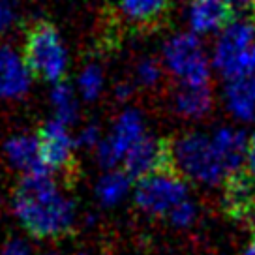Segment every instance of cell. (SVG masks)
I'll list each match as a JSON object with an SVG mask.
<instances>
[{"instance_id": "cell-16", "label": "cell", "mask_w": 255, "mask_h": 255, "mask_svg": "<svg viewBox=\"0 0 255 255\" xmlns=\"http://www.w3.org/2000/svg\"><path fill=\"white\" fill-rule=\"evenodd\" d=\"M176 111L188 119H201L212 107V92L208 85H180L175 96Z\"/></svg>"}, {"instance_id": "cell-31", "label": "cell", "mask_w": 255, "mask_h": 255, "mask_svg": "<svg viewBox=\"0 0 255 255\" xmlns=\"http://www.w3.org/2000/svg\"><path fill=\"white\" fill-rule=\"evenodd\" d=\"M252 218H254V223H255V208H254V212H252Z\"/></svg>"}, {"instance_id": "cell-19", "label": "cell", "mask_w": 255, "mask_h": 255, "mask_svg": "<svg viewBox=\"0 0 255 255\" xmlns=\"http://www.w3.org/2000/svg\"><path fill=\"white\" fill-rule=\"evenodd\" d=\"M51 104L55 109V119L62 124H73L79 115V105L73 88H70L64 83H56V87L51 92Z\"/></svg>"}, {"instance_id": "cell-15", "label": "cell", "mask_w": 255, "mask_h": 255, "mask_svg": "<svg viewBox=\"0 0 255 255\" xmlns=\"http://www.w3.org/2000/svg\"><path fill=\"white\" fill-rule=\"evenodd\" d=\"M227 109L240 120L255 119V77H237L225 87Z\"/></svg>"}, {"instance_id": "cell-5", "label": "cell", "mask_w": 255, "mask_h": 255, "mask_svg": "<svg viewBox=\"0 0 255 255\" xmlns=\"http://www.w3.org/2000/svg\"><path fill=\"white\" fill-rule=\"evenodd\" d=\"M163 62L180 85H208L207 55L193 32H180L169 38L163 47Z\"/></svg>"}, {"instance_id": "cell-10", "label": "cell", "mask_w": 255, "mask_h": 255, "mask_svg": "<svg viewBox=\"0 0 255 255\" xmlns=\"http://www.w3.org/2000/svg\"><path fill=\"white\" fill-rule=\"evenodd\" d=\"M233 11L231 0H193L188 8V24L195 36L222 32L235 19Z\"/></svg>"}, {"instance_id": "cell-7", "label": "cell", "mask_w": 255, "mask_h": 255, "mask_svg": "<svg viewBox=\"0 0 255 255\" xmlns=\"http://www.w3.org/2000/svg\"><path fill=\"white\" fill-rule=\"evenodd\" d=\"M144 137V124L141 113L135 109H128L119 117L115 122L111 133L107 139H104L100 146L96 148L98 152V161L105 169L113 171L117 163L124 161L126 154L135 146Z\"/></svg>"}, {"instance_id": "cell-25", "label": "cell", "mask_w": 255, "mask_h": 255, "mask_svg": "<svg viewBox=\"0 0 255 255\" xmlns=\"http://www.w3.org/2000/svg\"><path fill=\"white\" fill-rule=\"evenodd\" d=\"M246 173L250 178H254L255 182V135L248 141V152H246Z\"/></svg>"}, {"instance_id": "cell-20", "label": "cell", "mask_w": 255, "mask_h": 255, "mask_svg": "<svg viewBox=\"0 0 255 255\" xmlns=\"http://www.w3.org/2000/svg\"><path fill=\"white\" fill-rule=\"evenodd\" d=\"M104 88V75L100 66L90 64L87 66L79 75V92L83 94V98L87 100H94L96 96L102 92Z\"/></svg>"}, {"instance_id": "cell-11", "label": "cell", "mask_w": 255, "mask_h": 255, "mask_svg": "<svg viewBox=\"0 0 255 255\" xmlns=\"http://www.w3.org/2000/svg\"><path fill=\"white\" fill-rule=\"evenodd\" d=\"M223 210L233 220H246L255 208V182L246 171L233 173L223 180Z\"/></svg>"}, {"instance_id": "cell-17", "label": "cell", "mask_w": 255, "mask_h": 255, "mask_svg": "<svg viewBox=\"0 0 255 255\" xmlns=\"http://www.w3.org/2000/svg\"><path fill=\"white\" fill-rule=\"evenodd\" d=\"M120 13L135 24H152L167 13L169 0H119Z\"/></svg>"}, {"instance_id": "cell-22", "label": "cell", "mask_w": 255, "mask_h": 255, "mask_svg": "<svg viewBox=\"0 0 255 255\" xmlns=\"http://www.w3.org/2000/svg\"><path fill=\"white\" fill-rule=\"evenodd\" d=\"M161 77V66L152 58H146L143 62L137 64V81L144 87L156 85Z\"/></svg>"}, {"instance_id": "cell-8", "label": "cell", "mask_w": 255, "mask_h": 255, "mask_svg": "<svg viewBox=\"0 0 255 255\" xmlns=\"http://www.w3.org/2000/svg\"><path fill=\"white\" fill-rule=\"evenodd\" d=\"M122 165H124V173L131 180H143L146 176L161 173V171H175L173 159H171V143L144 135L128 152Z\"/></svg>"}, {"instance_id": "cell-4", "label": "cell", "mask_w": 255, "mask_h": 255, "mask_svg": "<svg viewBox=\"0 0 255 255\" xmlns=\"http://www.w3.org/2000/svg\"><path fill=\"white\" fill-rule=\"evenodd\" d=\"M255 45V19L252 17H239L227 24L214 45L216 70L222 73L225 79L248 77L246 64L248 55Z\"/></svg>"}, {"instance_id": "cell-13", "label": "cell", "mask_w": 255, "mask_h": 255, "mask_svg": "<svg viewBox=\"0 0 255 255\" xmlns=\"http://www.w3.org/2000/svg\"><path fill=\"white\" fill-rule=\"evenodd\" d=\"M210 139H212L216 154L222 161L227 176L233 173H239L242 163H246V135L242 131L233 129V128H220V129H216V133Z\"/></svg>"}, {"instance_id": "cell-30", "label": "cell", "mask_w": 255, "mask_h": 255, "mask_svg": "<svg viewBox=\"0 0 255 255\" xmlns=\"http://www.w3.org/2000/svg\"><path fill=\"white\" fill-rule=\"evenodd\" d=\"M244 255H255V237L252 239V242L248 244V248H246V254Z\"/></svg>"}, {"instance_id": "cell-2", "label": "cell", "mask_w": 255, "mask_h": 255, "mask_svg": "<svg viewBox=\"0 0 255 255\" xmlns=\"http://www.w3.org/2000/svg\"><path fill=\"white\" fill-rule=\"evenodd\" d=\"M173 169L180 176L195 182L218 184L227 178L222 161L216 154L212 139L201 133H186L171 143Z\"/></svg>"}, {"instance_id": "cell-3", "label": "cell", "mask_w": 255, "mask_h": 255, "mask_svg": "<svg viewBox=\"0 0 255 255\" xmlns=\"http://www.w3.org/2000/svg\"><path fill=\"white\" fill-rule=\"evenodd\" d=\"M23 58L32 75L51 83H60L68 66L66 45L58 30L49 23H36L28 30Z\"/></svg>"}, {"instance_id": "cell-29", "label": "cell", "mask_w": 255, "mask_h": 255, "mask_svg": "<svg viewBox=\"0 0 255 255\" xmlns=\"http://www.w3.org/2000/svg\"><path fill=\"white\" fill-rule=\"evenodd\" d=\"M235 6H240V8H252L255 6V0H231Z\"/></svg>"}, {"instance_id": "cell-27", "label": "cell", "mask_w": 255, "mask_h": 255, "mask_svg": "<svg viewBox=\"0 0 255 255\" xmlns=\"http://www.w3.org/2000/svg\"><path fill=\"white\" fill-rule=\"evenodd\" d=\"M246 73H248V77H255V45L252 47L250 55H248Z\"/></svg>"}, {"instance_id": "cell-9", "label": "cell", "mask_w": 255, "mask_h": 255, "mask_svg": "<svg viewBox=\"0 0 255 255\" xmlns=\"http://www.w3.org/2000/svg\"><path fill=\"white\" fill-rule=\"evenodd\" d=\"M41 158L45 167L51 171H70L73 167V148L75 141L68 133V126L56 119L43 124L38 135Z\"/></svg>"}, {"instance_id": "cell-23", "label": "cell", "mask_w": 255, "mask_h": 255, "mask_svg": "<svg viewBox=\"0 0 255 255\" xmlns=\"http://www.w3.org/2000/svg\"><path fill=\"white\" fill-rule=\"evenodd\" d=\"M21 0H0V32L11 28L17 21V8Z\"/></svg>"}, {"instance_id": "cell-26", "label": "cell", "mask_w": 255, "mask_h": 255, "mask_svg": "<svg viewBox=\"0 0 255 255\" xmlns=\"http://www.w3.org/2000/svg\"><path fill=\"white\" fill-rule=\"evenodd\" d=\"M0 255H32V252L24 242H21V240H13V242H9L8 246L4 248V252H2Z\"/></svg>"}, {"instance_id": "cell-14", "label": "cell", "mask_w": 255, "mask_h": 255, "mask_svg": "<svg viewBox=\"0 0 255 255\" xmlns=\"http://www.w3.org/2000/svg\"><path fill=\"white\" fill-rule=\"evenodd\" d=\"M6 154H8L11 165L21 169L24 176L49 175V169L45 167L43 158H41L38 137L17 135L13 139H9L6 143Z\"/></svg>"}, {"instance_id": "cell-24", "label": "cell", "mask_w": 255, "mask_h": 255, "mask_svg": "<svg viewBox=\"0 0 255 255\" xmlns=\"http://www.w3.org/2000/svg\"><path fill=\"white\" fill-rule=\"evenodd\" d=\"M75 143L83 146V148H98L100 143H102V139H100V129L94 126V124H90V126H85L81 129V133L77 135L75 139Z\"/></svg>"}, {"instance_id": "cell-21", "label": "cell", "mask_w": 255, "mask_h": 255, "mask_svg": "<svg viewBox=\"0 0 255 255\" xmlns=\"http://www.w3.org/2000/svg\"><path fill=\"white\" fill-rule=\"evenodd\" d=\"M195 216H197V208H195V205L188 199V201H184V203H180V205L167 216V220L173 223V225H176V227H188V225H191V223L195 222Z\"/></svg>"}, {"instance_id": "cell-12", "label": "cell", "mask_w": 255, "mask_h": 255, "mask_svg": "<svg viewBox=\"0 0 255 255\" xmlns=\"http://www.w3.org/2000/svg\"><path fill=\"white\" fill-rule=\"evenodd\" d=\"M30 70L9 47H0V98H21L30 88Z\"/></svg>"}, {"instance_id": "cell-6", "label": "cell", "mask_w": 255, "mask_h": 255, "mask_svg": "<svg viewBox=\"0 0 255 255\" xmlns=\"http://www.w3.org/2000/svg\"><path fill=\"white\" fill-rule=\"evenodd\" d=\"M184 201H188V186L176 171L154 173L137 182L135 203L146 214L167 218Z\"/></svg>"}, {"instance_id": "cell-18", "label": "cell", "mask_w": 255, "mask_h": 255, "mask_svg": "<svg viewBox=\"0 0 255 255\" xmlns=\"http://www.w3.org/2000/svg\"><path fill=\"white\" fill-rule=\"evenodd\" d=\"M131 188V178L124 171H107L96 186V197L105 207L119 205Z\"/></svg>"}, {"instance_id": "cell-28", "label": "cell", "mask_w": 255, "mask_h": 255, "mask_svg": "<svg viewBox=\"0 0 255 255\" xmlns=\"http://www.w3.org/2000/svg\"><path fill=\"white\" fill-rule=\"evenodd\" d=\"M131 92H133V88H131V85H128V83H122V85H119V87H117V96H119L120 100L128 98Z\"/></svg>"}, {"instance_id": "cell-1", "label": "cell", "mask_w": 255, "mask_h": 255, "mask_svg": "<svg viewBox=\"0 0 255 255\" xmlns=\"http://www.w3.org/2000/svg\"><path fill=\"white\" fill-rule=\"evenodd\" d=\"M15 216L36 239H58L72 233L75 205L66 197L51 175L24 176L13 197Z\"/></svg>"}]
</instances>
